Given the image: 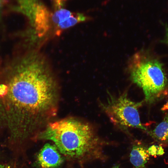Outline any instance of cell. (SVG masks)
Segmentation results:
<instances>
[{"instance_id": "6da1fadb", "label": "cell", "mask_w": 168, "mask_h": 168, "mask_svg": "<svg viewBox=\"0 0 168 168\" xmlns=\"http://www.w3.org/2000/svg\"><path fill=\"white\" fill-rule=\"evenodd\" d=\"M57 88L48 62L35 50L0 63V125L11 140L24 141L56 115Z\"/></svg>"}, {"instance_id": "7a4b0ae2", "label": "cell", "mask_w": 168, "mask_h": 168, "mask_svg": "<svg viewBox=\"0 0 168 168\" xmlns=\"http://www.w3.org/2000/svg\"><path fill=\"white\" fill-rule=\"evenodd\" d=\"M37 136L52 141L66 158L80 162L102 159L108 143L90 124L74 118L50 123Z\"/></svg>"}, {"instance_id": "3957f363", "label": "cell", "mask_w": 168, "mask_h": 168, "mask_svg": "<svg viewBox=\"0 0 168 168\" xmlns=\"http://www.w3.org/2000/svg\"><path fill=\"white\" fill-rule=\"evenodd\" d=\"M133 58L130 69L131 78L142 89L146 102L154 103L164 95L167 86L162 64L156 59L144 60L139 55Z\"/></svg>"}, {"instance_id": "277c9868", "label": "cell", "mask_w": 168, "mask_h": 168, "mask_svg": "<svg viewBox=\"0 0 168 168\" xmlns=\"http://www.w3.org/2000/svg\"><path fill=\"white\" fill-rule=\"evenodd\" d=\"M143 102L132 100L127 92L117 96L108 92L105 101L100 102V105L114 126L127 132L131 128L147 131L141 122L138 112Z\"/></svg>"}, {"instance_id": "5b68a950", "label": "cell", "mask_w": 168, "mask_h": 168, "mask_svg": "<svg viewBox=\"0 0 168 168\" xmlns=\"http://www.w3.org/2000/svg\"><path fill=\"white\" fill-rule=\"evenodd\" d=\"M62 155L54 145L45 144L38 153L37 164L40 168H57L63 163Z\"/></svg>"}, {"instance_id": "8992f818", "label": "cell", "mask_w": 168, "mask_h": 168, "mask_svg": "<svg viewBox=\"0 0 168 168\" xmlns=\"http://www.w3.org/2000/svg\"><path fill=\"white\" fill-rule=\"evenodd\" d=\"M149 156L146 147L141 144H135L130 154V161L135 168H146Z\"/></svg>"}, {"instance_id": "52a82bcc", "label": "cell", "mask_w": 168, "mask_h": 168, "mask_svg": "<svg viewBox=\"0 0 168 168\" xmlns=\"http://www.w3.org/2000/svg\"><path fill=\"white\" fill-rule=\"evenodd\" d=\"M17 5L11 9L15 11L21 13L29 19L30 24L33 21L38 7L42 2L40 0H16Z\"/></svg>"}, {"instance_id": "ba28073f", "label": "cell", "mask_w": 168, "mask_h": 168, "mask_svg": "<svg viewBox=\"0 0 168 168\" xmlns=\"http://www.w3.org/2000/svg\"><path fill=\"white\" fill-rule=\"evenodd\" d=\"M147 133L160 145H168V114L153 129Z\"/></svg>"}, {"instance_id": "9c48e42d", "label": "cell", "mask_w": 168, "mask_h": 168, "mask_svg": "<svg viewBox=\"0 0 168 168\" xmlns=\"http://www.w3.org/2000/svg\"><path fill=\"white\" fill-rule=\"evenodd\" d=\"M90 18L82 13H73L67 19L55 27V34L59 36L63 30L76 25L78 23L87 21Z\"/></svg>"}, {"instance_id": "30bf717a", "label": "cell", "mask_w": 168, "mask_h": 168, "mask_svg": "<svg viewBox=\"0 0 168 168\" xmlns=\"http://www.w3.org/2000/svg\"><path fill=\"white\" fill-rule=\"evenodd\" d=\"M51 13V25L53 24L54 27L65 21L73 13L70 11L63 8L55 10Z\"/></svg>"}, {"instance_id": "8fae6325", "label": "cell", "mask_w": 168, "mask_h": 168, "mask_svg": "<svg viewBox=\"0 0 168 168\" xmlns=\"http://www.w3.org/2000/svg\"><path fill=\"white\" fill-rule=\"evenodd\" d=\"M147 151L150 155L154 156H161L164 153V149L160 145H152L147 149Z\"/></svg>"}, {"instance_id": "7c38bea8", "label": "cell", "mask_w": 168, "mask_h": 168, "mask_svg": "<svg viewBox=\"0 0 168 168\" xmlns=\"http://www.w3.org/2000/svg\"><path fill=\"white\" fill-rule=\"evenodd\" d=\"M67 0H53L55 10L63 8Z\"/></svg>"}, {"instance_id": "4fadbf2b", "label": "cell", "mask_w": 168, "mask_h": 168, "mask_svg": "<svg viewBox=\"0 0 168 168\" xmlns=\"http://www.w3.org/2000/svg\"><path fill=\"white\" fill-rule=\"evenodd\" d=\"M7 2V0H0V20L2 16L3 9Z\"/></svg>"}, {"instance_id": "5bb4252c", "label": "cell", "mask_w": 168, "mask_h": 168, "mask_svg": "<svg viewBox=\"0 0 168 168\" xmlns=\"http://www.w3.org/2000/svg\"><path fill=\"white\" fill-rule=\"evenodd\" d=\"M0 168H15L9 164H0Z\"/></svg>"}, {"instance_id": "9a60e30c", "label": "cell", "mask_w": 168, "mask_h": 168, "mask_svg": "<svg viewBox=\"0 0 168 168\" xmlns=\"http://www.w3.org/2000/svg\"><path fill=\"white\" fill-rule=\"evenodd\" d=\"M164 41L167 45H168V26H166V35Z\"/></svg>"}, {"instance_id": "2e32d148", "label": "cell", "mask_w": 168, "mask_h": 168, "mask_svg": "<svg viewBox=\"0 0 168 168\" xmlns=\"http://www.w3.org/2000/svg\"><path fill=\"white\" fill-rule=\"evenodd\" d=\"M111 168H122L119 165H116L114 166Z\"/></svg>"}]
</instances>
